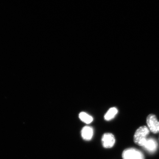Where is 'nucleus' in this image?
<instances>
[{
	"mask_svg": "<svg viewBox=\"0 0 159 159\" xmlns=\"http://www.w3.org/2000/svg\"><path fill=\"white\" fill-rule=\"evenodd\" d=\"M149 129L146 126L139 127L136 131L134 135V143L139 146H142L147 139V136L149 134Z\"/></svg>",
	"mask_w": 159,
	"mask_h": 159,
	"instance_id": "nucleus-1",
	"label": "nucleus"
},
{
	"mask_svg": "<svg viewBox=\"0 0 159 159\" xmlns=\"http://www.w3.org/2000/svg\"><path fill=\"white\" fill-rule=\"evenodd\" d=\"M93 135V130L92 127L86 126L81 130V136L86 141H90Z\"/></svg>",
	"mask_w": 159,
	"mask_h": 159,
	"instance_id": "nucleus-6",
	"label": "nucleus"
},
{
	"mask_svg": "<svg viewBox=\"0 0 159 159\" xmlns=\"http://www.w3.org/2000/svg\"><path fill=\"white\" fill-rule=\"evenodd\" d=\"M118 109L116 107H111L104 116V119L107 121H110L114 119L118 113Z\"/></svg>",
	"mask_w": 159,
	"mask_h": 159,
	"instance_id": "nucleus-7",
	"label": "nucleus"
},
{
	"mask_svg": "<svg viewBox=\"0 0 159 159\" xmlns=\"http://www.w3.org/2000/svg\"><path fill=\"white\" fill-rule=\"evenodd\" d=\"M102 142L104 148H112L115 145L116 139L113 134L106 133L102 137Z\"/></svg>",
	"mask_w": 159,
	"mask_h": 159,
	"instance_id": "nucleus-5",
	"label": "nucleus"
},
{
	"mask_svg": "<svg viewBox=\"0 0 159 159\" xmlns=\"http://www.w3.org/2000/svg\"><path fill=\"white\" fill-rule=\"evenodd\" d=\"M146 122L148 128L152 133H159V122L155 115L152 114L148 115L146 119Z\"/></svg>",
	"mask_w": 159,
	"mask_h": 159,
	"instance_id": "nucleus-3",
	"label": "nucleus"
},
{
	"mask_svg": "<svg viewBox=\"0 0 159 159\" xmlns=\"http://www.w3.org/2000/svg\"><path fill=\"white\" fill-rule=\"evenodd\" d=\"M142 147L149 153H153L156 152L157 149V142L153 138H148L146 139Z\"/></svg>",
	"mask_w": 159,
	"mask_h": 159,
	"instance_id": "nucleus-4",
	"label": "nucleus"
},
{
	"mask_svg": "<svg viewBox=\"0 0 159 159\" xmlns=\"http://www.w3.org/2000/svg\"><path fill=\"white\" fill-rule=\"evenodd\" d=\"M123 159H145L144 154L135 148H128L124 150L122 154Z\"/></svg>",
	"mask_w": 159,
	"mask_h": 159,
	"instance_id": "nucleus-2",
	"label": "nucleus"
},
{
	"mask_svg": "<svg viewBox=\"0 0 159 159\" xmlns=\"http://www.w3.org/2000/svg\"><path fill=\"white\" fill-rule=\"evenodd\" d=\"M79 116L80 120L86 124H89L93 122V117L84 112H80Z\"/></svg>",
	"mask_w": 159,
	"mask_h": 159,
	"instance_id": "nucleus-8",
	"label": "nucleus"
}]
</instances>
